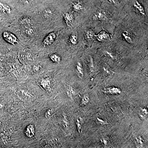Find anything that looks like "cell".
Wrapping results in <instances>:
<instances>
[{
	"label": "cell",
	"mask_w": 148,
	"mask_h": 148,
	"mask_svg": "<svg viewBox=\"0 0 148 148\" xmlns=\"http://www.w3.org/2000/svg\"><path fill=\"white\" fill-rule=\"evenodd\" d=\"M95 37L99 41L101 42L107 41L110 38V35L105 30L101 31L98 35H95Z\"/></svg>",
	"instance_id": "277c9868"
},
{
	"label": "cell",
	"mask_w": 148,
	"mask_h": 148,
	"mask_svg": "<svg viewBox=\"0 0 148 148\" xmlns=\"http://www.w3.org/2000/svg\"><path fill=\"white\" fill-rule=\"evenodd\" d=\"M123 36L124 38V39L129 43H132V36L127 31H124L122 33Z\"/></svg>",
	"instance_id": "30bf717a"
},
{
	"label": "cell",
	"mask_w": 148,
	"mask_h": 148,
	"mask_svg": "<svg viewBox=\"0 0 148 148\" xmlns=\"http://www.w3.org/2000/svg\"><path fill=\"white\" fill-rule=\"evenodd\" d=\"M27 136L29 137H32L35 133L34 127L32 125H29L27 127L26 131Z\"/></svg>",
	"instance_id": "8fae6325"
},
{
	"label": "cell",
	"mask_w": 148,
	"mask_h": 148,
	"mask_svg": "<svg viewBox=\"0 0 148 148\" xmlns=\"http://www.w3.org/2000/svg\"><path fill=\"white\" fill-rule=\"evenodd\" d=\"M92 19L94 20L101 21H108V16L107 12L104 10H99L93 14L92 16Z\"/></svg>",
	"instance_id": "7a4b0ae2"
},
{
	"label": "cell",
	"mask_w": 148,
	"mask_h": 148,
	"mask_svg": "<svg viewBox=\"0 0 148 148\" xmlns=\"http://www.w3.org/2000/svg\"><path fill=\"white\" fill-rule=\"evenodd\" d=\"M89 101V99H88V97L87 96L86 97H84L82 99V102L83 104H86L88 103Z\"/></svg>",
	"instance_id": "44dd1931"
},
{
	"label": "cell",
	"mask_w": 148,
	"mask_h": 148,
	"mask_svg": "<svg viewBox=\"0 0 148 148\" xmlns=\"http://www.w3.org/2000/svg\"><path fill=\"white\" fill-rule=\"evenodd\" d=\"M110 3L114 5H115L117 4V2L116 0H108Z\"/></svg>",
	"instance_id": "7402d4cb"
},
{
	"label": "cell",
	"mask_w": 148,
	"mask_h": 148,
	"mask_svg": "<svg viewBox=\"0 0 148 148\" xmlns=\"http://www.w3.org/2000/svg\"><path fill=\"white\" fill-rule=\"evenodd\" d=\"M56 37V34L54 32H51L43 40L42 45L45 47L51 45L55 41Z\"/></svg>",
	"instance_id": "3957f363"
},
{
	"label": "cell",
	"mask_w": 148,
	"mask_h": 148,
	"mask_svg": "<svg viewBox=\"0 0 148 148\" xmlns=\"http://www.w3.org/2000/svg\"><path fill=\"white\" fill-rule=\"evenodd\" d=\"M50 58L53 62H55V63H59L61 60L60 56L56 53L51 54L50 56Z\"/></svg>",
	"instance_id": "4fadbf2b"
},
{
	"label": "cell",
	"mask_w": 148,
	"mask_h": 148,
	"mask_svg": "<svg viewBox=\"0 0 148 148\" xmlns=\"http://www.w3.org/2000/svg\"><path fill=\"white\" fill-rule=\"evenodd\" d=\"M0 11L5 14H10L12 12L11 9L6 4L0 2Z\"/></svg>",
	"instance_id": "52a82bcc"
},
{
	"label": "cell",
	"mask_w": 148,
	"mask_h": 148,
	"mask_svg": "<svg viewBox=\"0 0 148 148\" xmlns=\"http://www.w3.org/2000/svg\"><path fill=\"white\" fill-rule=\"evenodd\" d=\"M133 5H134V7L140 12L141 15H143V16H145V9H144L142 5L138 1H136L134 3Z\"/></svg>",
	"instance_id": "ba28073f"
},
{
	"label": "cell",
	"mask_w": 148,
	"mask_h": 148,
	"mask_svg": "<svg viewBox=\"0 0 148 148\" xmlns=\"http://www.w3.org/2000/svg\"><path fill=\"white\" fill-rule=\"evenodd\" d=\"M73 10L76 12H80L84 9L83 5L82 2L79 1L75 2L72 4Z\"/></svg>",
	"instance_id": "8992f818"
},
{
	"label": "cell",
	"mask_w": 148,
	"mask_h": 148,
	"mask_svg": "<svg viewBox=\"0 0 148 148\" xmlns=\"http://www.w3.org/2000/svg\"><path fill=\"white\" fill-rule=\"evenodd\" d=\"M70 41L73 45H75L77 44L78 42L77 37L76 35H72L70 38Z\"/></svg>",
	"instance_id": "5bb4252c"
},
{
	"label": "cell",
	"mask_w": 148,
	"mask_h": 148,
	"mask_svg": "<svg viewBox=\"0 0 148 148\" xmlns=\"http://www.w3.org/2000/svg\"><path fill=\"white\" fill-rule=\"evenodd\" d=\"M86 38L88 40H91L95 37V33L90 29H88L85 33Z\"/></svg>",
	"instance_id": "9c48e42d"
},
{
	"label": "cell",
	"mask_w": 148,
	"mask_h": 148,
	"mask_svg": "<svg viewBox=\"0 0 148 148\" xmlns=\"http://www.w3.org/2000/svg\"><path fill=\"white\" fill-rule=\"evenodd\" d=\"M3 36L4 39L10 44L16 45L18 44V40L17 37L10 32L5 31L3 33Z\"/></svg>",
	"instance_id": "6da1fadb"
},
{
	"label": "cell",
	"mask_w": 148,
	"mask_h": 148,
	"mask_svg": "<svg viewBox=\"0 0 148 148\" xmlns=\"http://www.w3.org/2000/svg\"><path fill=\"white\" fill-rule=\"evenodd\" d=\"M52 14L51 13V10H45L44 12V15L45 17H49Z\"/></svg>",
	"instance_id": "d6986e66"
},
{
	"label": "cell",
	"mask_w": 148,
	"mask_h": 148,
	"mask_svg": "<svg viewBox=\"0 0 148 148\" xmlns=\"http://www.w3.org/2000/svg\"><path fill=\"white\" fill-rule=\"evenodd\" d=\"M147 111L146 109H143L141 110V112L140 113V116L141 118L145 119L147 115Z\"/></svg>",
	"instance_id": "ac0fdd59"
},
{
	"label": "cell",
	"mask_w": 148,
	"mask_h": 148,
	"mask_svg": "<svg viewBox=\"0 0 148 148\" xmlns=\"http://www.w3.org/2000/svg\"><path fill=\"white\" fill-rule=\"evenodd\" d=\"M66 24L68 27H71L74 22L73 14L71 12H65L63 14Z\"/></svg>",
	"instance_id": "5b68a950"
},
{
	"label": "cell",
	"mask_w": 148,
	"mask_h": 148,
	"mask_svg": "<svg viewBox=\"0 0 148 148\" xmlns=\"http://www.w3.org/2000/svg\"><path fill=\"white\" fill-rule=\"evenodd\" d=\"M21 21L22 23H29L30 22V20L29 18H21Z\"/></svg>",
	"instance_id": "ffe728a7"
},
{
	"label": "cell",
	"mask_w": 148,
	"mask_h": 148,
	"mask_svg": "<svg viewBox=\"0 0 148 148\" xmlns=\"http://www.w3.org/2000/svg\"><path fill=\"white\" fill-rule=\"evenodd\" d=\"M119 89L117 88H109L108 89H106V91L107 92H108L109 93L112 94V93H114V94H116V93H119L121 92V91Z\"/></svg>",
	"instance_id": "9a60e30c"
},
{
	"label": "cell",
	"mask_w": 148,
	"mask_h": 148,
	"mask_svg": "<svg viewBox=\"0 0 148 148\" xmlns=\"http://www.w3.org/2000/svg\"><path fill=\"white\" fill-rule=\"evenodd\" d=\"M76 69L79 76L82 78L83 77V69L81 63L79 62L77 64Z\"/></svg>",
	"instance_id": "7c38bea8"
},
{
	"label": "cell",
	"mask_w": 148,
	"mask_h": 148,
	"mask_svg": "<svg viewBox=\"0 0 148 148\" xmlns=\"http://www.w3.org/2000/svg\"><path fill=\"white\" fill-rule=\"evenodd\" d=\"M103 71L107 75H111L113 73L112 71L111 70L110 68L108 65H105L103 66Z\"/></svg>",
	"instance_id": "2e32d148"
},
{
	"label": "cell",
	"mask_w": 148,
	"mask_h": 148,
	"mask_svg": "<svg viewBox=\"0 0 148 148\" xmlns=\"http://www.w3.org/2000/svg\"><path fill=\"white\" fill-rule=\"evenodd\" d=\"M21 3L24 5L29 6L31 5L34 1V0H19Z\"/></svg>",
	"instance_id": "e0dca14e"
}]
</instances>
